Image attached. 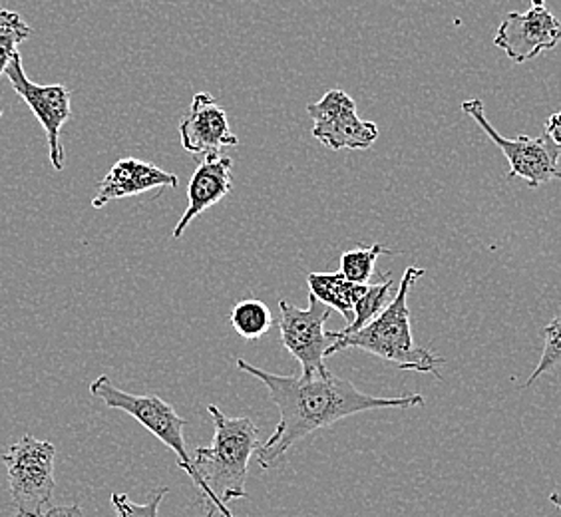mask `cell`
Here are the masks:
<instances>
[{"label": "cell", "mask_w": 561, "mask_h": 517, "mask_svg": "<svg viewBox=\"0 0 561 517\" xmlns=\"http://www.w3.org/2000/svg\"><path fill=\"white\" fill-rule=\"evenodd\" d=\"M238 368L249 377L261 380L273 404L279 410V424L265 443L257 448V463L263 470H271L293 446L301 443L309 434L333 426L348 416L363 414L368 410L419 409L426 399L422 394L407 397H370L345 378H339L327 370L311 378L285 377L265 372L238 358Z\"/></svg>", "instance_id": "6da1fadb"}, {"label": "cell", "mask_w": 561, "mask_h": 517, "mask_svg": "<svg viewBox=\"0 0 561 517\" xmlns=\"http://www.w3.org/2000/svg\"><path fill=\"white\" fill-rule=\"evenodd\" d=\"M424 273L426 269H422V267H407L402 273L394 299L365 329L355 331V333L329 331L333 338L329 356L336 355L341 351H348V348H358L368 355L377 356L399 370L440 378L438 370L446 363V358L434 355L424 346L416 345L414 336H412L409 295H411L412 287L416 285V280L424 277Z\"/></svg>", "instance_id": "7a4b0ae2"}, {"label": "cell", "mask_w": 561, "mask_h": 517, "mask_svg": "<svg viewBox=\"0 0 561 517\" xmlns=\"http://www.w3.org/2000/svg\"><path fill=\"white\" fill-rule=\"evenodd\" d=\"M55 444L22 436L0 453L7 466L16 517H44L55 492Z\"/></svg>", "instance_id": "3957f363"}, {"label": "cell", "mask_w": 561, "mask_h": 517, "mask_svg": "<svg viewBox=\"0 0 561 517\" xmlns=\"http://www.w3.org/2000/svg\"><path fill=\"white\" fill-rule=\"evenodd\" d=\"M90 394L100 399L106 409L122 410L140 422L146 430L178 456V466L192 480L195 478L192 453L185 448V421L175 412L172 404L156 394H131L116 387L106 375L98 377L90 384Z\"/></svg>", "instance_id": "277c9868"}, {"label": "cell", "mask_w": 561, "mask_h": 517, "mask_svg": "<svg viewBox=\"0 0 561 517\" xmlns=\"http://www.w3.org/2000/svg\"><path fill=\"white\" fill-rule=\"evenodd\" d=\"M462 112L474 119L480 128L484 129L490 140L496 143L500 151L507 160V180H524L529 187H540L561 180V150L543 134L538 138L531 136H518L510 140L502 136L486 116L484 102L480 97L462 102Z\"/></svg>", "instance_id": "5b68a950"}, {"label": "cell", "mask_w": 561, "mask_h": 517, "mask_svg": "<svg viewBox=\"0 0 561 517\" xmlns=\"http://www.w3.org/2000/svg\"><path fill=\"white\" fill-rule=\"evenodd\" d=\"M279 311L280 345L301 365V377L311 378L327 372L329 368L324 365V358H329L333 338L324 331V324L331 317V309L309 295L307 309H299L289 301H279Z\"/></svg>", "instance_id": "8992f818"}, {"label": "cell", "mask_w": 561, "mask_h": 517, "mask_svg": "<svg viewBox=\"0 0 561 517\" xmlns=\"http://www.w3.org/2000/svg\"><path fill=\"white\" fill-rule=\"evenodd\" d=\"M309 116L313 119L314 140L321 141L333 151H365L370 150L378 140V126L367 122L356 114L353 97L343 90H329L319 102L307 106Z\"/></svg>", "instance_id": "52a82bcc"}, {"label": "cell", "mask_w": 561, "mask_h": 517, "mask_svg": "<svg viewBox=\"0 0 561 517\" xmlns=\"http://www.w3.org/2000/svg\"><path fill=\"white\" fill-rule=\"evenodd\" d=\"M4 76L9 78L12 90L26 102V106L33 110L34 116L41 122L46 140H48V153L50 163L56 172L65 170V148L60 141V131L68 119L72 118V106H70V90L62 84L53 87H41L28 80L22 68V56L14 55Z\"/></svg>", "instance_id": "ba28073f"}, {"label": "cell", "mask_w": 561, "mask_h": 517, "mask_svg": "<svg viewBox=\"0 0 561 517\" xmlns=\"http://www.w3.org/2000/svg\"><path fill=\"white\" fill-rule=\"evenodd\" d=\"M561 43V21L556 19L546 0H531L528 12H507L500 24L494 44L516 65L550 53Z\"/></svg>", "instance_id": "9c48e42d"}, {"label": "cell", "mask_w": 561, "mask_h": 517, "mask_svg": "<svg viewBox=\"0 0 561 517\" xmlns=\"http://www.w3.org/2000/svg\"><path fill=\"white\" fill-rule=\"evenodd\" d=\"M182 148L192 156L206 160L221 158L224 148H236L238 136L229 128L226 110L207 92L195 94L187 116L180 124Z\"/></svg>", "instance_id": "30bf717a"}, {"label": "cell", "mask_w": 561, "mask_h": 517, "mask_svg": "<svg viewBox=\"0 0 561 517\" xmlns=\"http://www.w3.org/2000/svg\"><path fill=\"white\" fill-rule=\"evenodd\" d=\"M180 177L175 173L165 172L153 163L141 162L136 158H124L112 165L108 175L100 182L98 194L92 199V207H104L114 199L134 197L146 194L156 187H178Z\"/></svg>", "instance_id": "8fae6325"}, {"label": "cell", "mask_w": 561, "mask_h": 517, "mask_svg": "<svg viewBox=\"0 0 561 517\" xmlns=\"http://www.w3.org/2000/svg\"><path fill=\"white\" fill-rule=\"evenodd\" d=\"M231 168H233V162L229 158H216V160L199 162L190 180V185H187L190 204H187L184 216L180 217L178 226L173 229V239L182 238L195 217L202 216L209 207L219 204L231 192V187H233Z\"/></svg>", "instance_id": "7c38bea8"}, {"label": "cell", "mask_w": 561, "mask_h": 517, "mask_svg": "<svg viewBox=\"0 0 561 517\" xmlns=\"http://www.w3.org/2000/svg\"><path fill=\"white\" fill-rule=\"evenodd\" d=\"M309 291L319 301L327 305L329 309H335L345 317L348 323L355 319L356 302L367 291L368 285H358L346 279L345 275L339 273H309L307 275Z\"/></svg>", "instance_id": "4fadbf2b"}, {"label": "cell", "mask_w": 561, "mask_h": 517, "mask_svg": "<svg viewBox=\"0 0 561 517\" xmlns=\"http://www.w3.org/2000/svg\"><path fill=\"white\" fill-rule=\"evenodd\" d=\"M229 323L245 341H260L261 336L270 333L273 326V314L270 307L260 299H245L231 309Z\"/></svg>", "instance_id": "5bb4252c"}, {"label": "cell", "mask_w": 561, "mask_h": 517, "mask_svg": "<svg viewBox=\"0 0 561 517\" xmlns=\"http://www.w3.org/2000/svg\"><path fill=\"white\" fill-rule=\"evenodd\" d=\"M394 291L397 289H394V283L390 279L389 273L382 275L380 283L368 285L367 291L360 297V301L356 302L355 319H353V323H348L345 333L360 331L370 321H375L378 314L382 313L389 307V302L394 299V295H392Z\"/></svg>", "instance_id": "9a60e30c"}, {"label": "cell", "mask_w": 561, "mask_h": 517, "mask_svg": "<svg viewBox=\"0 0 561 517\" xmlns=\"http://www.w3.org/2000/svg\"><path fill=\"white\" fill-rule=\"evenodd\" d=\"M389 255L392 257V249H387L380 243H375L370 248H356L345 251L341 255V273L346 279L358 283V285H368V280L375 275L378 257Z\"/></svg>", "instance_id": "2e32d148"}, {"label": "cell", "mask_w": 561, "mask_h": 517, "mask_svg": "<svg viewBox=\"0 0 561 517\" xmlns=\"http://www.w3.org/2000/svg\"><path fill=\"white\" fill-rule=\"evenodd\" d=\"M33 34L31 26L24 22L19 12L0 9V76H4L7 66L14 55H19V46Z\"/></svg>", "instance_id": "e0dca14e"}, {"label": "cell", "mask_w": 561, "mask_h": 517, "mask_svg": "<svg viewBox=\"0 0 561 517\" xmlns=\"http://www.w3.org/2000/svg\"><path fill=\"white\" fill-rule=\"evenodd\" d=\"M543 336H546V345H543L540 363H538V367L534 368V372L524 388L531 387L541 375H546V372H550L551 368L561 365V311L543 326Z\"/></svg>", "instance_id": "ac0fdd59"}, {"label": "cell", "mask_w": 561, "mask_h": 517, "mask_svg": "<svg viewBox=\"0 0 561 517\" xmlns=\"http://www.w3.org/2000/svg\"><path fill=\"white\" fill-rule=\"evenodd\" d=\"M168 494H170V487H160L151 494L146 504H136L126 494H114L112 506L116 509V517H158L163 497Z\"/></svg>", "instance_id": "d6986e66"}, {"label": "cell", "mask_w": 561, "mask_h": 517, "mask_svg": "<svg viewBox=\"0 0 561 517\" xmlns=\"http://www.w3.org/2000/svg\"><path fill=\"white\" fill-rule=\"evenodd\" d=\"M543 134L561 150V110L556 112V114H551L550 118L546 119Z\"/></svg>", "instance_id": "ffe728a7"}, {"label": "cell", "mask_w": 561, "mask_h": 517, "mask_svg": "<svg viewBox=\"0 0 561 517\" xmlns=\"http://www.w3.org/2000/svg\"><path fill=\"white\" fill-rule=\"evenodd\" d=\"M44 517H84V512L78 504H70V506L50 507Z\"/></svg>", "instance_id": "44dd1931"}, {"label": "cell", "mask_w": 561, "mask_h": 517, "mask_svg": "<svg viewBox=\"0 0 561 517\" xmlns=\"http://www.w3.org/2000/svg\"><path fill=\"white\" fill-rule=\"evenodd\" d=\"M550 502L561 512V494H551Z\"/></svg>", "instance_id": "7402d4cb"}, {"label": "cell", "mask_w": 561, "mask_h": 517, "mask_svg": "<svg viewBox=\"0 0 561 517\" xmlns=\"http://www.w3.org/2000/svg\"><path fill=\"white\" fill-rule=\"evenodd\" d=\"M0 118H2V110H0Z\"/></svg>", "instance_id": "603a6c76"}]
</instances>
